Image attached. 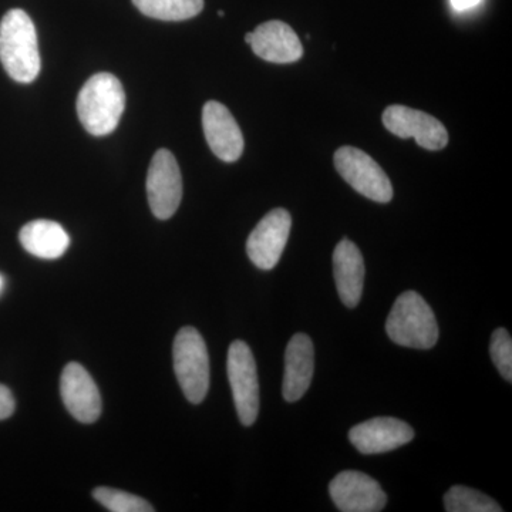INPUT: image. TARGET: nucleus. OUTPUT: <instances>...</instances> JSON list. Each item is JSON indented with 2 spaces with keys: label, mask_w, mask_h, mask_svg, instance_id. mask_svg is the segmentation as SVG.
Segmentation results:
<instances>
[{
  "label": "nucleus",
  "mask_w": 512,
  "mask_h": 512,
  "mask_svg": "<svg viewBox=\"0 0 512 512\" xmlns=\"http://www.w3.org/2000/svg\"><path fill=\"white\" fill-rule=\"evenodd\" d=\"M148 204L158 220L173 217L183 198L180 167L168 150H158L147 175Z\"/></svg>",
  "instance_id": "0eeeda50"
},
{
  "label": "nucleus",
  "mask_w": 512,
  "mask_h": 512,
  "mask_svg": "<svg viewBox=\"0 0 512 512\" xmlns=\"http://www.w3.org/2000/svg\"><path fill=\"white\" fill-rule=\"evenodd\" d=\"M20 244L37 258L57 259L70 247V237L55 221L36 220L20 229Z\"/></svg>",
  "instance_id": "f3484780"
},
{
  "label": "nucleus",
  "mask_w": 512,
  "mask_h": 512,
  "mask_svg": "<svg viewBox=\"0 0 512 512\" xmlns=\"http://www.w3.org/2000/svg\"><path fill=\"white\" fill-rule=\"evenodd\" d=\"M383 123L394 136L404 140L413 137L426 150L436 151L447 146L446 127L424 111L394 104L384 110Z\"/></svg>",
  "instance_id": "1a4fd4ad"
},
{
  "label": "nucleus",
  "mask_w": 512,
  "mask_h": 512,
  "mask_svg": "<svg viewBox=\"0 0 512 512\" xmlns=\"http://www.w3.org/2000/svg\"><path fill=\"white\" fill-rule=\"evenodd\" d=\"M386 333L403 348L427 350L436 346L440 330L429 303L419 293L407 291L394 302Z\"/></svg>",
  "instance_id": "7ed1b4c3"
},
{
  "label": "nucleus",
  "mask_w": 512,
  "mask_h": 512,
  "mask_svg": "<svg viewBox=\"0 0 512 512\" xmlns=\"http://www.w3.org/2000/svg\"><path fill=\"white\" fill-rule=\"evenodd\" d=\"M333 503L343 512H379L387 495L375 478L360 471H342L329 484Z\"/></svg>",
  "instance_id": "9d476101"
},
{
  "label": "nucleus",
  "mask_w": 512,
  "mask_h": 512,
  "mask_svg": "<svg viewBox=\"0 0 512 512\" xmlns=\"http://www.w3.org/2000/svg\"><path fill=\"white\" fill-rule=\"evenodd\" d=\"M60 393L67 412L84 424L99 420L101 396L93 377L79 363L72 362L64 367L60 379Z\"/></svg>",
  "instance_id": "9b49d317"
},
{
  "label": "nucleus",
  "mask_w": 512,
  "mask_h": 512,
  "mask_svg": "<svg viewBox=\"0 0 512 512\" xmlns=\"http://www.w3.org/2000/svg\"><path fill=\"white\" fill-rule=\"evenodd\" d=\"M491 359L498 372L507 382L512 380V339L507 329L495 330L491 336L490 345Z\"/></svg>",
  "instance_id": "412c9836"
},
{
  "label": "nucleus",
  "mask_w": 512,
  "mask_h": 512,
  "mask_svg": "<svg viewBox=\"0 0 512 512\" xmlns=\"http://www.w3.org/2000/svg\"><path fill=\"white\" fill-rule=\"evenodd\" d=\"M94 500L99 501L104 508L111 512H154L153 507L144 498L138 495L126 493V491L114 490L109 487H99L93 491Z\"/></svg>",
  "instance_id": "aec40b11"
},
{
  "label": "nucleus",
  "mask_w": 512,
  "mask_h": 512,
  "mask_svg": "<svg viewBox=\"0 0 512 512\" xmlns=\"http://www.w3.org/2000/svg\"><path fill=\"white\" fill-rule=\"evenodd\" d=\"M227 372L239 420L252 426L259 414L258 372L252 350L242 340L229 346Z\"/></svg>",
  "instance_id": "39448f33"
},
{
  "label": "nucleus",
  "mask_w": 512,
  "mask_h": 512,
  "mask_svg": "<svg viewBox=\"0 0 512 512\" xmlns=\"http://www.w3.org/2000/svg\"><path fill=\"white\" fill-rule=\"evenodd\" d=\"M2 286H3V278H2V276H0V291H2Z\"/></svg>",
  "instance_id": "b1692460"
},
{
  "label": "nucleus",
  "mask_w": 512,
  "mask_h": 512,
  "mask_svg": "<svg viewBox=\"0 0 512 512\" xmlns=\"http://www.w3.org/2000/svg\"><path fill=\"white\" fill-rule=\"evenodd\" d=\"M126 109V93L116 76L94 74L77 97V114L83 127L93 136L113 133Z\"/></svg>",
  "instance_id": "f03ea898"
},
{
  "label": "nucleus",
  "mask_w": 512,
  "mask_h": 512,
  "mask_svg": "<svg viewBox=\"0 0 512 512\" xmlns=\"http://www.w3.org/2000/svg\"><path fill=\"white\" fill-rule=\"evenodd\" d=\"M333 274L340 301L356 308L365 285V261L362 252L349 239H342L333 252Z\"/></svg>",
  "instance_id": "dca6fc26"
},
{
  "label": "nucleus",
  "mask_w": 512,
  "mask_h": 512,
  "mask_svg": "<svg viewBox=\"0 0 512 512\" xmlns=\"http://www.w3.org/2000/svg\"><path fill=\"white\" fill-rule=\"evenodd\" d=\"M202 127L212 153L225 163H234L244 151V136L231 111L218 103L208 101L202 110Z\"/></svg>",
  "instance_id": "ddd939ff"
},
{
  "label": "nucleus",
  "mask_w": 512,
  "mask_h": 512,
  "mask_svg": "<svg viewBox=\"0 0 512 512\" xmlns=\"http://www.w3.org/2000/svg\"><path fill=\"white\" fill-rule=\"evenodd\" d=\"M413 439V427L394 417H376L363 421L349 431L350 443L362 454L387 453L406 446Z\"/></svg>",
  "instance_id": "f8f14e48"
},
{
  "label": "nucleus",
  "mask_w": 512,
  "mask_h": 512,
  "mask_svg": "<svg viewBox=\"0 0 512 512\" xmlns=\"http://www.w3.org/2000/svg\"><path fill=\"white\" fill-rule=\"evenodd\" d=\"M291 228V214L284 208H275L262 218L247 241L248 256L256 268L271 271L278 265L288 244Z\"/></svg>",
  "instance_id": "6e6552de"
},
{
  "label": "nucleus",
  "mask_w": 512,
  "mask_h": 512,
  "mask_svg": "<svg viewBox=\"0 0 512 512\" xmlns=\"http://www.w3.org/2000/svg\"><path fill=\"white\" fill-rule=\"evenodd\" d=\"M315 369V349L311 338L305 333H296L289 340L285 352V373L282 394L286 402L301 400L311 386Z\"/></svg>",
  "instance_id": "2eb2a0df"
},
{
  "label": "nucleus",
  "mask_w": 512,
  "mask_h": 512,
  "mask_svg": "<svg viewBox=\"0 0 512 512\" xmlns=\"http://www.w3.org/2000/svg\"><path fill=\"white\" fill-rule=\"evenodd\" d=\"M252 50L271 63H295L303 56L301 39L295 30L281 20L262 23L251 32Z\"/></svg>",
  "instance_id": "4468645a"
},
{
  "label": "nucleus",
  "mask_w": 512,
  "mask_h": 512,
  "mask_svg": "<svg viewBox=\"0 0 512 512\" xmlns=\"http://www.w3.org/2000/svg\"><path fill=\"white\" fill-rule=\"evenodd\" d=\"M0 62L15 82L32 83L39 76L36 28L25 10H9L0 22Z\"/></svg>",
  "instance_id": "f257e3e1"
},
{
  "label": "nucleus",
  "mask_w": 512,
  "mask_h": 512,
  "mask_svg": "<svg viewBox=\"0 0 512 512\" xmlns=\"http://www.w3.org/2000/svg\"><path fill=\"white\" fill-rule=\"evenodd\" d=\"M15 407V397H13L9 387L0 384V420L9 419L15 412Z\"/></svg>",
  "instance_id": "4be33fe9"
},
{
  "label": "nucleus",
  "mask_w": 512,
  "mask_h": 512,
  "mask_svg": "<svg viewBox=\"0 0 512 512\" xmlns=\"http://www.w3.org/2000/svg\"><path fill=\"white\" fill-rule=\"evenodd\" d=\"M335 167L343 180L363 197L382 202L392 201L393 185L372 157L355 147H342L335 153Z\"/></svg>",
  "instance_id": "423d86ee"
},
{
  "label": "nucleus",
  "mask_w": 512,
  "mask_h": 512,
  "mask_svg": "<svg viewBox=\"0 0 512 512\" xmlns=\"http://www.w3.org/2000/svg\"><path fill=\"white\" fill-rule=\"evenodd\" d=\"M174 370L184 396L200 404L210 389V356L201 333L185 326L177 333L173 348Z\"/></svg>",
  "instance_id": "20e7f679"
},
{
  "label": "nucleus",
  "mask_w": 512,
  "mask_h": 512,
  "mask_svg": "<svg viewBox=\"0 0 512 512\" xmlns=\"http://www.w3.org/2000/svg\"><path fill=\"white\" fill-rule=\"evenodd\" d=\"M133 3L148 18L165 22L195 18L204 9V0H133Z\"/></svg>",
  "instance_id": "a211bd4d"
},
{
  "label": "nucleus",
  "mask_w": 512,
  "mask_h": 512,
  "mask_svg": "<svg viewBox=\"0 0 512 512\" xmlns=\"http://www.w3.org/2000/svg\"><path fill=\"white\" fill-rule=\"evenodd\" d=\"M480 2L481 0H450V5L457 12H466V10L476 8Z\"/></svg>",
  "instance_id": "5701e85b"
},
{
  "label": "nucleus",
  "mask_w": 512,
  "mask_h": 512,
  "mask_svg": "<svg viewBox=\"0 0 512 512\" xmlns=\"http://www.w3.org/2000/svg\"><path fill=\"white\" fill-rule=\"evenodd\" d=\"M444 508L447 512H501L500 507L493 498L481 491L464 485H454L444 495Z\"/></svg>",
  "instance_id": "6ab92c4d"
}]
</instances>
